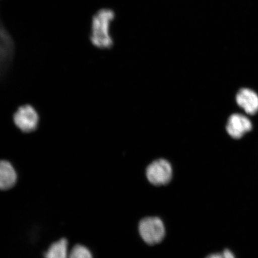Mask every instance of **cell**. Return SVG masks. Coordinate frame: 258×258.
Wrapping results in <instances>:
<instances>
[{
    "label": "cell",
    "mask_w": 258,
    "mask_h": 258,
    "mask_svg": "<svg viewBox=\"0 0 258 258\" xmlns=\"http://www.w3.org/2000/svg\"><path fill=\"white\" fill-rule=\"evenodd\" d=\"M114 19V12L109 9L99 10L93 16L90 37L93 46L100 49H108L112 46L111 26Z\"/></svg>",
    "instance_id": "1"
},
{
    "label": "cell",
    "mask_w": 258,
    "mask_h": 258,
    "mask_svg": "<svg viewBox=\"0 0 258 258\" xmlns=\"http://www.w3.org/2000/svg\"><path fill=\"white\" fill-rule=\"evenodd\" d=\"M15 52L14 41L0 21V80L4 79L14 62Z\"/></svg>",
    "instance_id": "2"
},
{
    "label": "cell",
    "mask_w": 258,
    "mask_h": 258,
    "mask_svg": "<svg viewBox=\"0 0 258 258\" xmlns=\"http://www.w3.org/2000/svg\"><path fill=\"white\" fill-rule=\"evenodd\" d=\"M14 124L22 133L31 134L37 130L40 115L33 106L27 104L19 106L13 117Z\"/></svg>",
    "instance_id": "3"
},
{
    "label": "cell",
    "mask_w": 258,
    "mask_h": 258,
    "mask_svg": "<svg viewBox=\"0 0 258 258\" xmlns=\"http://www.w3.org/2000/svg\"><path fill=\"white\" fill-rule=\"evenodd\" d=\"M139 232L145 243L150 245L160 243L166 233L163 222L158 217L142 219L139 225Z\"/></svg>",
    "instance_id": "4"
},
{
    "label": "cell",
    "mask_w": 258,
    "mask_h": 258,
    "mask_svg": "<svg viewBox=\"0 0 258 258\" xmlns=\"http://www.w3.org/2000/svg\"><path fill=\"white\" fill-rule=\"evenodd\" d=\"M146 176L148 181L154 185H166L172 178V166L166 159H157L147 167Z\"/></svg>",
    "instance_id": "5"
},
{
    "label": "cell",
    "mask_w": 258,
    "mask_h": 258,
    "mask_svg": "<svg viewBox=\"0 0 258 258\" xmlns=\"http://www.w3.org/2000/svg\"><path fill=\"white\" fill-rule=\"evenodd\" d=\"M253 125L249 118L243 114H232L228 118L226 131L231 138L234 139H240L244 135L252 130Z\"/></svg>",
    "instance_id": "6"
},
{
    "label": "cell",
    "mask_w": 258,
    "mask_h": 258,
    "mask_svg": "<svg viewBox=\"0 0 258 258\" xmlns=\"http://www.w3.org/2000/svg\"><path fill=\"white\" fill-rule=\"evenodd\" d=\"M236 102L248 114L254 115L258 112V95L253 90L242 88L236 95Z\"/></svg>",
    "instance_id": "7"
},
{
    "label": "cell",
    "mask_w": 258,
    "mask_h": 258,
    "mask_svg": "<svg viewBox=\"0 0 258 258\" xmlns=\"http://www.w3.org/2000/svg\"><path fill=\"white\" fill-rule=\"evenodd\" d=\"M17 177V173L12 163L7 160H0V189L12 188L16 184Z\"/></svg>",
    "instance_id": "8"
},
{
    "label": "cell",
    "mask_w": 258,
    "mask_h": 258,
    "mask_svg": "<svg viewBox=\"0 0 258 258\" xmlns=\"http://www.w3.org/2000/svg\"><path fill=\"white\" fill-rule=\"evenodd\" d=\"M68 241L66 238L60 240L51 245L46 253L45 258H69V252L68 250Z\"/></svg>",
    "instance_id": "9"
},
{
    "label": "cell",
    "mask_w": 258,
    "mask_h": 258,
    "mask_svg": "<svg viewBox=\"0 0 258 258\" xmlns=\"http://www.w3.org/2000/svg\"><path fill=\"white\" fill-rule=\"evenodd\" d=\"M69 258H93V256L88 248L77 244L69 253Z\"/></svg>",
    "instance_id": "10"
},
{
    "label": "cell",
    "mask_w": 258,
    "mask_h": 258,
    "mask_svg": "<svg viewBox=\"0 0 258 258\" xmlns=\"http://www.w3.org/2000/svg\"><path fill=\"white\" fill-rule=\"evenodd\" d=\"M206 258H236L235 254L231 250L226 249L221 253H216L209 254Z\"/></svg>",
    "instance_id": "11"
}]
</instances>
